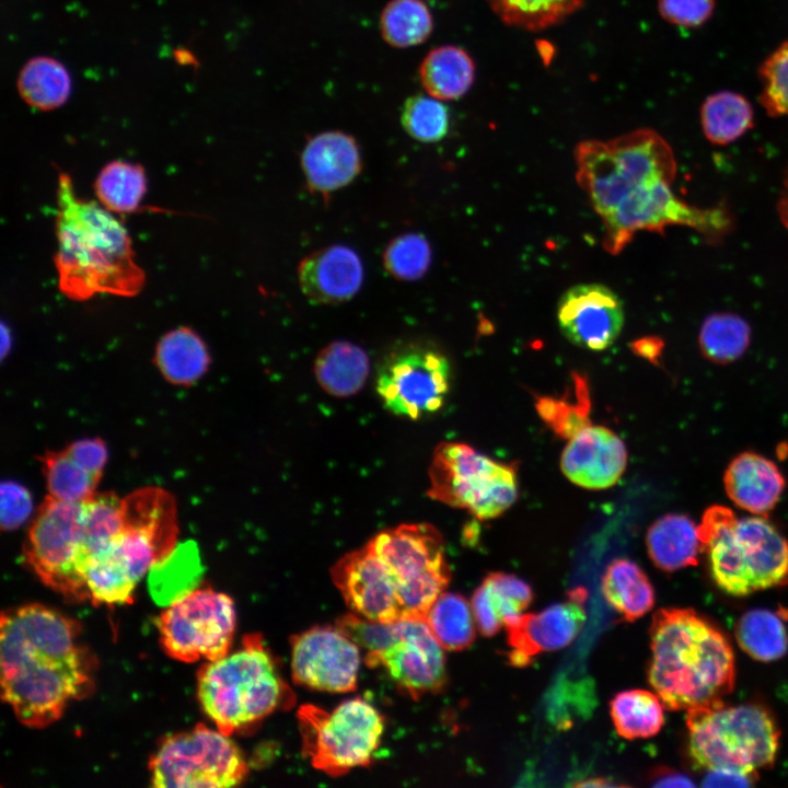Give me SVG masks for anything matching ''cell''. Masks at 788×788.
Returning a JSON list of instances; mask_svg holds the SVG:
<instances>
[{
  "mask_svg": "<svg viewBox=\"0 0 788 788\" xmlns=\"http://www.w3.org/2000/svg\"><path fill=\"white\" fill-rule=\"evenodd\" d=\"M576 786H582V787H606V786H614L612 783H606L604 779H590L582 783L577 784Z\"/></svg>",
  "mask_w": 788,
  "mask_h": 788,
  "instance_id": "55",
  "label": "cell"
},
{
  "mask_svg": "<svg viewBox=\"0 0 788 788\" xmlns=\"http://www.w3.org/2000/svg\"><path fill=\"white\" fill-rule=\"evenodd\" d=\"M32 501L27 490L12 482L4 483L1 489V525L13 530L28 517Z\"/></svg>",
  "mask_w": 788,
  "mask_h": 788,
  "instance_id": "48",
  "label": "cell"
},
{
  "mask_svg": "<svg viewBox=\"0 0 788 788\" xmlns=\"http://www.w3.org/2000/svg\"><path fill=\"white\" fill-rule=\"evenodd\" d=\"M332 578L352 613L380 623L403 619L394 576L369 542L341 557Z\"/></svg>",
  "mask_w": 788,
  "mask_h": 788,
  "instance_id": "19",
  "label": "cell"
},
{
  "mask_svg": "<svg viewBox=\"0 0 788 788\" xmlns=\"http://www.w3.org/2000/svg\"><path fill=\"white\" fill-rule=\"evenodd\" d=\"M451 370L440 351L418 345L392 352L382 363L376 391L391 413L418 419L444 403Z\"/></svg>",
  "mask_w": 788,
  "mask_h": 788,
  "instance_id": "16",
  "label": "cell"
},
{
  "mask_svg": "<svg viewBox=\"0 0 788 788\" xmlns=\"http://www.w3.org/2000/svg\"><path fill=\"white\" fill-rule=\"evenodd\" d=\"M397 584L403 618H422L451 579L444 543L428 523L401 524L369 541Z\"/></svg>",
  "mask_w": 788,
  "mask_h": 788,
  "instance_id": "12",
  "label": "cell"
},
{
  "mask_svg": "<svg viewBox=\"0 0 788 788\" xmlns=\"http://www.w3.org/2000/svg\"><path fill=\"white\" fill-rule=\"evenodd\" d=\"M557 320L561 333L572 344L589 350H604L622 331L624 308L609 287L580 283L561 296Z\"/></svg>",
  "mask_w": 788,
  "mask_h": 788,
  "instance_id": "21",
  "label": "cell"
},
{
  "mask_svg": "<svg viewBox=\"0 0 788 788\" xmlns=\"http://www.w3.org/2000/svg\"><path fill=\"white\" fill-rule=\"evenodd\" d=\"M652 785L658 787H691L694 786L693 781L690 780L683 774L674 770L662 769L656 772L652 777Z\"/></svg>",
  "mask_w": 788,
  "mask_h": 788,
  "instance_id": "52",
  "label": "cell"
},
{
  "mask_svg": "<svg viewBox=\"0 0 788 788\" xmlns=\"http://www.w3.org/2000/svg\"><path fill=\"white\" fill-rule=\"evenodd\" d=\"M627 464L624 442L612 430L588 426L569 439L560 459L565 476L588 489H605L621 478Z\"/></svg>",
  "mask_w": 788,
  "mask_h": 788,
  "instance_id": "22",
  "label": "cell"
},
{
  "mask_svg": "<svg viewBox=\"0 0 788 788\" xmlns=\"http://www.w3.org/2000/svg\"><path fill=\"white\" fill-rule=\"evenodd\" d=\"M498 19L508 26L540 32L563 23L586 0H486Z\"/></svg>",
  "mask_w": 788,
  "mask_h": 788,
  "instance_id": "38",
  "label": "cell"
},
{
  "mask_svg": "<svg viewBox=\"0 0 788 788\" xmlns=\"http://www.w3.org/2000/svg\"><path fill=\"white\" fill-rule=\"evenodd\" d=\"M750 102L739 93L720 91L709 95L700 108V123L706 138L716 144H728L753 126Z\"/></svg>",
  "mask_w": 788,
  "mask_h": 788,
  "instance_id": "34",
  "label": "cell"
},
{
  "mask_svg": "<svg viewBox=\"0 0 788 788\" xmlns=\"http://www.w3.org/2000/svg\"><path fill=\"white\" fill-rule=\"evenodd\" d=\"M757 778V773L723 767L707 770L702 785L707 787H748L754 785Z\"/></svg>",
  "mask_w": 788,
  "mask_h": 788,
  "instance_id": "51",
  "label": "cell"
},
{
  "mask_svg": "<svg viewBox=\"0 0 788 788\" xmlns=\"http://www.w3.org/2000/svg\"><path fill=\"white\" fill-rule=\"evenodd\" d=\"M532 599V590L523 580L503 572L489 573L472 598L478 630L494 636L507 621L523 614Z\"/></svg>",
  "mask_w": 788,
  "mask_h": 788,
  "instance_id": "26",
  "label": "cell"
},
{
  "mask_svg": "<svg viewBox=\"0 0 788 788\" xmlns=\"http://www.w3.org/2000/svg\"><path fill=\"white\" fill-rule=\"evenodd\" d=\"M401 123L413 139L437 142L449 131L450 112L442 101L430 95L415 94L405 101Z\"/></svg>",
  "mask_w": 788,
  "mask_h": 788,
  "instance_id": "44",
  "label": "cell"
},
{
  "mask_svg": "<svg viewBox=\"0 0 788 788\" xmlns=\"http://www.w3.org/2000/svg\"><path fill=\"white\" fill-rule=\"evenodd\" d=\"M646 545L653 565L668 572L695 566L703 552L697 525L680 513L657 519L648 529Z\"/></svg>",
  "mask_w": 788,
  "mask_h": 788,
  "instance_id": "27",
  "label": "cell"
},
{
  "mask_svg": "<svg viewBox=\"0 0 788 788\" xmlns=\"http://www.w3.org/2000/svg\"><path fill=\"white\" fill-rule=\"evenodd\" d=\"M658 10L673 25L696 27L712 15L715 0H658Z\"/></svg>",
  "mask_w": 788,
  "mask_h": 788,
  "instance_id": "47",
  "label": "cell"
},
{
  "mask_svg": "<svg viewBox=\"0 0 788 788\" xmlns=\"http://www.w3.org/2000/svg\"><path fill=\"white\" fill-rule=\"evenodd\" d=\"M587 596L586 589L575 588L561 603L540 613H525L507 621L510 663L523 667L542 652L568 646L586 621Z\"/></svg>",
  "mask_w": 788,
  "mask_h": 788,
  "instance_id": "20",
  "label": "cell"
},
{
  "mask_svg": "<svg viewBox=\"0 0 788 788\" xmlns=\"http://www.w3.org/2000/svg\"><path fill=\"white\" fill-rule=\"evenodd\" d=\"M56 235L58 285L69 299L134 297L142 289L146 275L126 228L105 207L78 197L66 173L58 176Z\"/></svg>",
  "mask_w": 788,
  "mask_h": 788,
  "instance_id": "2",
  "label": "cell"
},
{
  "mask_svg": "<svg viewBox=\"0 0 788 788\" xmlns=\"http://www.w3.org/2000/svg\"><path fill=\"white\" fill-rule=\"evenodd\" d=\"M419 79L428 95L440 101L459 100L474 83L475 63L463 48L442 45L425 56Z\"/></svg>",
  "mask_w": 788,
  "mask_h": 788,
  "instance_id": "28",
  "label": "cell"
},
{
  "mask_svg": "<svg viewBox=\"0 0 788 788\" xmlns=\"http://www.w3.org/2000/svg\"><path fill=\"white\" fill-rule=\"evenodd\" d=\"M715 584L745 596L788 583V540L766 519L746 517L703 548Z\"/></svg>",
  "mask_w": 788,
  "mask_h": 788,
  "instance_id": "8",
  "label": "cell"
},
{
  "mask_svg": "<svg viewBox=\"0 0 788 788\" xmlns=\"http://www.w3.org/2000/svg\"><path fill=\"white\" fill-rule=\"evenodd\" d=\"M571 394L560 397L538 396L535 408L545 424L559 437L570 439L591 425L590 393L586 376L573 373Z\"/></svg>",
  "mask_w": 788,
  "mask_h": 788,
  "instance_id": "36",
  "label": "cell"
},
{
  "mask_svg": "<svg viewBox=\"0 0 788 788\" xmlns=\"http://www.w3.org/2000/svg\"><path fill=\"white\" fill-rule=\"evenodd\" d=\"M366 663L384 668L397 687L415 699L440 691L447 680L443 647L422 618L394 622L387 644L367 653Z\"/></svg>",
  "mask_w": 788,
  "mask_h": 788,
  "instance_id": "17",
  "label": "cell"
},
{
  "mask_svg": "<svg viewBox=\"0 0 788 788\" xmlns=\"http://www.w3.org/2000/svg\"><path fill=\"white\" fill-rule=\"evenodd\" d=\"M358 645L338 628L313 627L291 638L296 683L312 690L355 691L360 665Z\"/></svg>",
  "mask_w": 788,
  "mask_h": 788,
  "instance_id": "18",
  "label": "cell"
},
{
  "mask_svg": "<svg viewBox=\"0 0 788 788\" xmlns=\"http://www.w3.org/2000/svg\"><path fill=\"white\" fill-rule=\"evenodd\" d=\"M779 217L788 229V173L785 177L784 187L779 198Z\"/></svg>",
  "mask_w": 788,
  "mask_h": 788,
  "instance_id": "54",
  "label": "cell"
},
{
  "mask_svg": "<svg viewBox=\"0 0 788 788\" xmlns=\"http://www.w3.org/2000/svg\"><path fill=\"white\" fill-rule=\"evenodd\" d=\"M123 499L124 526L89 563L85 584L94 604H124L146 572L176 547L175 500L146 487Z\"/></svg>",
  "mask_w": 788,
  "mask_h": 788,
  "instance_id": "4",
  "label": "cell"
},
{
  "mask_svg": "<svg viewBox=\"0 0 788 788\" xmlns=\"http://www.w3.org/2000/svg\"><path fill=\"white\" fill-rule=\"evenodd\" d=\"M430 498L479 520L503 513L517 499L514 464L499 463L460 442H442L429 467Z\"/></svg>",
  "mask_w": 788,
  "mask_h": 788,
  "instance_id": "10",
  "label": "cell"
},
{
  "mask_svg": "<svg viewBox=\"0 0 788 788\" xmlns=\"http://www.w3.org/2000/svg\"><path fill=\"white\" fill-rule=\"evenodd\" d=\"M157 788H224L242 783L247 763L229 735L205 725L165 737L149 762Z\"/></svg>",
  "mask_w": 788,
  "mask_h": 788,
  "instance_id": "13",
  "label": "cell"
},
{
  "mask_svg": "<svg viewBox=\"0 0 788 788\" xmlns=\"http://www.w3.org/2000/svg\"><path fill=\"white\" fill-rule=\"evenodd\" d=\"M602 591L606 602L628 622L642 617L654 605L649 578L628 559H616L606 567Z\"/></svg>",
  "mask_w": 788,
  "mask_h": 788,
  "instance_id": "30",
  "label": "cell"
},
{
  "mask_svg": "<svg viewBox=\"0 0 788 788\" xmlns=\"http://www.w3.org/2000/svg\"><path fill=\"white\" fill-rule=\"evenodd\" d=\"M209 354L205 343L192 329L179 327L165 334L159 341L155 362L174 384H192L208 369Z\"/></svg>",
  "mask_w": 788,
  "mask_h": 788,
  "instance_id": "31",
  "label": "cell"
},
{
  "mask_svg": "<svg viewBox=\"0 0 788 788\" xmlns=\"http://www.w3.org/2000/svg\"><path fill=\"white\" fill-rule=\"evenodd\" d=\"M663 707L660 697L646 690L618 693L610 704L616 731L629 740L656 735L664 723Z\"/></svg>",
  "mask_w": 788,
  "mask_h": 788,
  "instance_id": "35",
  "label": "cell"
},
{
  "mask_svg": "<svg viewBox=\"0 0 788 788\" xmlns=\"http://www.w3.org/2000/svg\"><path fill=\"white\" fill-rule=\"evenodd\" d=\"M21 97L39 111L62 106L71 92V79L66 67L58 60L38 56L30 59L18 77Z\"/></svg>",
  "mask_w": 788,
  "mask_h": 788,
  "instance_id": "32",
  "label": "cell"
},
{
  "mask_svg": "<svg viewBox=\"0 0 788 788\" xmlns=\"http://www.w3.org/2000/svg\"><path fill=\"white\" fill-rule=\"evenodd\" d=\"M649 630L648 681L664 707L687 711L732 693L733 649L714 623L693 609H660Z\"/></svg>",
  "mask_w": 788,
  "mask_h": 788,
  "instance_id": "3",
  "label": "cell"
},
{
  "mask_svg": "<svg viewBox=\"0 0 788 788\" xmlns=\"http://www.w3.org/2000/svg\"><path fill=\"white\" fill-rule=\"evenodd\" d=\"M49 496L68 502H82L95 494L99 476L79 464L67 450L42 456Z\"/></svg>",
  "mask_w": 788,
  "mask_h": 788,
  "instance_id": "43",
  "label": "cell"
},
{
  "mask_svg": "<svg viewBox=\"0 0 788 788\" xmlns=\"http://www.w3.org/2000/svg\"><path fill=\"white\" fill-rule=\"evenodd\" d=\"M575 160L577 182L601 219L635 188L658 179L673 182L676 173L671 147L650 128L606 141H580Z\"/></svg>",
  "mask_w": 788,
  "mask_h": 788,
  "instance_id": "6",
  "label": "cell"
},
{
  "mask_svg": "<svg viewBox=\"0 0 788 788\" xmlns=\"http://www.w3.org/2000/svg\"><path fill=\"white\" fill-rule=\"evenodd\" d=\"M751 328L739 315L715 313L705 318L699 331V348L704 357L716 363L739 359L748 349Z\"/></svg>",
  "mask_w": 788,
  "mask_h": 788,
  "instance_id": "42",
  "label": "cell"
},
{
  "mask_svg": "<svg viewBox=\"0 0 788 788\" xmlns=\"http://www.w3.org/2000/svg\"><path fill=\"white\" fill-rule=\"evenodd\" d=\"M24 557L40 581L70 601L89 599L85 572L92 549L82 502L48 496L28 529Z\"/></svg>",
  "mask_w": 788,
  "mask_h": 788,
  "instance_id": "9",
  "label": "cell"
},
{
  "mask_svg": "<svg viewBox=\"0 0 788 788\" xmlns=\"http://www.w3.org/2000/svg\"><path fill=\"white\" fill-rule=\"evenodd\" d=\"M298 279L305 298L316 304L350 300L363 281L358 254L346 245H329L305 256L298 267Z\"/></svg>",
  "mask_w": 788,
  "mask_h": 788,
  "instance_id": "23",
  "label": "cell"
},
{
  "mask_svg": "<svg viewBox=\"0 0 788 788\" xmlns=\"http://www.w3.org/2000/svg\"><path fill=\"white\" fill-rule=\"evenodd\" d=\"M197 695L204 711L227 735L293 703L258 634L246 635L237 651L204 664L197 675Z\"/></svg>",
  "mask_w": 788,
  "mask_h": 788,
  "instance_id": "5",
  "label": "cell"
},
{
  "mask_svg": "<svg viewBox=\"0 0 788 788\" xmlns=\"http://www.w3.org/2000/svg\"><path fill=\"white\" fill-rule=\"evenodd\" d=\"M301 166L309 189L325 196L354 182L361 172L362 158L351 135L329 130L306 142Z\"/></svg>",
  "mask_w": 788,
  "mask_h": 788,
  "instance_id": "24",
  "label": "cell"
},
{
  "mask_svg": "<svg viewBox=\"0 0 788 788\" xmlns=\"http://www.w3.org/2000/svg\"><path fill=\"white\" fill-rule=\"evenodd\" d=\"M370 362L358 345L335 340L323 348L314 363L318 384L331 395L347 397L358 393L366 383Z\"/></svg>",
  "mask_w": 788,
  "mask_h": 788,
  "instance_id": "29",
  "label": "cell"
},
{
  "mask_svg": "<svg viewBox=\"0 0 788 788\" xmlns=\"http://www.w3.org/2000/svg\"><path fill=\"white\" fill-rule=\"evenodd\" d=\"M200 573V561L194 544L188 543L175 549L151 568L152 594L166 605L189 593Z\"/></svg>",
  "mask_w": 788,
  "mask_h": 788,
  "instance_id": "41",
  "label": "cell"
},
{
  "mask_svg": "<svg viewBox=\"0 0 788 788\" xmlns=\"http://www.w3.org/2000/svg\"><path fill=\"white\" fill-rule=\"evenodd\" d=\"M235 623L229 595L210 588L196 589L160 614V644L169 657L182 662L215 661L229 653Z\"/></svg>",
  "mask_w": 788,
  "mask_h": 788,
  "instance_id": "15",
  "label": "cell"
},
{
  "mask_svg": "<svg viewBox=\"0 0 788 788\" xmlns=\"http://www.w3.org/2000/svg\"><path fill=\"white\" fill-rule=\"evenodd\" d=\"M426 622L447 650H463L475 639L472 606L457 593L442 592L431 605Z\"/></svg>",
  "mask_w": 788,
  "mask_h": 788,
  "instance_id": "40",
  "label": "cell"
},
{
  "mask_svg": "<svg viewBox=\"0 0 788 788\" xmlns=\"http://www.w3.org/2000/svg\"><path fill=\"white\" fill-rule=\"evenodd\" d=\"M1 696L20 722L44 728L93 686L94 660L79 624L40 604L2 612Z\"/></svg>",
  "mask_w": 788,
  "mask_h": 788,
  "instance_id": "1",
  "label": "cell"
},
{
  "mask_svg": "<svg viewBox=\"0 0 788 788\" xmlns=\"http://www.w3.org/2000/svg\"><path fill=\"white\" fill-rule=\"evenodd\" d=\"M433 19L422 0H391L380 15L383 39L396 48H408L427 40Z\"/></svg>",
  "mask_w": 788,
  "mask_h": 788,
  "instance_id": "39",
  "label": "cell"
},
{
  "mask_svg": "<svg viewBox=\"0 0 788 788\" xmlns=\"http://www.w3.org/2000/svg\"><path fill=\"white\" fill-rule=\"evenodd\" d=\"M686 729L688 755L698 768L757 773L776 761L780 732L761 705L720 702L691 709L686 711Z\"/></svg>",
  "mask_w": 788,
  "mask_h": 788,
  "instance_id": "7",
  "label": "cell"
},
{
  "mask_svg": "<svg viewBox=\"0 0 788 788\" xmlns=\"http://www.w3.org/2000/svg\"><path fill=\"white\" fill-rule=\"evenodd\" d=\"M723 485L735 506L760 515L774 509L786 482L772 460L748 451L729 463L723 475Z\"/></svg>",
  "mask_w": 788,
  "mask_h": 788,
  "instance_id": "25",
  "label": "cell"
},
{
  "mask_svg": "<svg viewBox=\"0 0 788 788\" xmlns=\"http://www.w3.org/2000/svg\"><path fill=\"white\" fill-rule=\"evenodd\" d=\"M761 102L772 115L788 116V42L781 44L763 62Z\"/></svg>",
  "mask_w": 788,
  "mask_h": 788,
  "instance_id": "46",
  "label": "cell"
},
{
  "mask_svg": "<svg viewBox=\"0 0 788 788\" xmlns=\"http://www.w3.org/2000/svg\"><path fill=\"white\" fill-rule=\"evenodd\" d=\"M94 187L99 200L107 210L131 213L139 210L146 194V173L139 164L113 161L102 169Z\"/></svg>",
  "mask_w": 788,
  "mask_h": 788,
  "instance_id": "37",
  "label": "cell"
},
{
  "mask_svg": "<svg viewBox=\"0 0 788 788\" xmlns=\"http://www.w3.org/2000/svg\"><path fill=\"white\" fill-rule=\"evenodd\" d=\"M67 452L85 470L101 477L107 459L104 442L100 439L76 441L66 448Z\"/></svg>",
  "mask_w": 788,
  "mask_h": 788,
  "instance_id": "49",
  "label": "cell"
},
{
  "mask_svg": "<svg viewBox=\"0 0 788 788\" xmlns=\"http://www.w3.org/2000/svg\"><path fill=\"white\" fill-rule=\"evenodd\" d=\"M737 521L734 512L728 507L721 505L708 507L697 525L702 547L704 548L711 538L732 526Z\"/></svg>",
  "mask_w": 788,
  "mask_h": 788,
  "instance_id": "50",
  "label": "cell"
},
{
  "mask_svg": "<svg viewBox=\"0 0 788 788\" xmlns=\"http://www.w3.org/2000/svg\"><path fill=\"white\" fill-rule=\"evenodd\" d=\"M671 184L665 179L644 184L602 218L603 246L609 253L619 254L638 231L662 233L667 227L684 225L710 237L727 232L730 218L725 209L688 205L674 194Z\"/></svg>",
  "mask_w": 788,
  "mask_h": 788,
  "instance_id": "14",
  "label": "cell"
},
{
  "mask_svg": "<svg viewBox=\"0 0 788 788\" xmlns=\"http://www.w3.org/2000/svg\"><path fill=\"white\" fill-rule=\"evenodd\" d=\"M298 721L303 754L331 776L367 766L384 730L379 711L360 698L346 700L332 711L304 705L298 711Z\"/></svg>",
  "mask_w": 788,
  "mask_h": 788,
  "instance_id": "11",
  "label": "cell"
},
{
  "mask_svg": "<svg viewBox=\"0 0 788 788\" xmlns=\"http://www.w3.org/2000/svg\"><path fill=\"white\" fill-rule=\"evenodd\" d=\"M740 648L751 658L772 662L788 651V631L779 613L767 609L746 611L734 628Z\"/></svg>",
  "mask_w": 788,
  "mask_h": 788,
  "instance_id": "33",
  "label": "cell"
},
{
  "mask_svg": "<svg viewBox=\"0 0 788 788\" xmlns=\"http://www.w3.org/2000/svg\"><path fill=\"white\" fill-rule=\"evenodd\" d=\"M431 247L420 233H405L394 237L383 253V266L389 275L402 281L424 277L431 263Z\"/></svg>",
  "mask_w": 788,
  "mask_h": 788,
  "instance_id": "45",
  "label": "cell"
},
{
  "mask_svg": "<svg viewBox=\"0 0 788 788\" xmlns=\"http://www.w3.org/2000/svg\"><path fill=\"white\" fill-rule=\"evenodd\" d=\"M662 343L658 338L646 337L631 344L634 352L649 360L657 359L661 352Z\"/></svg>",
  "mask_w": 788,
  "mask_h": 788,
  "instance_id": "53",
  "label": "cell"
}]
</instances>
